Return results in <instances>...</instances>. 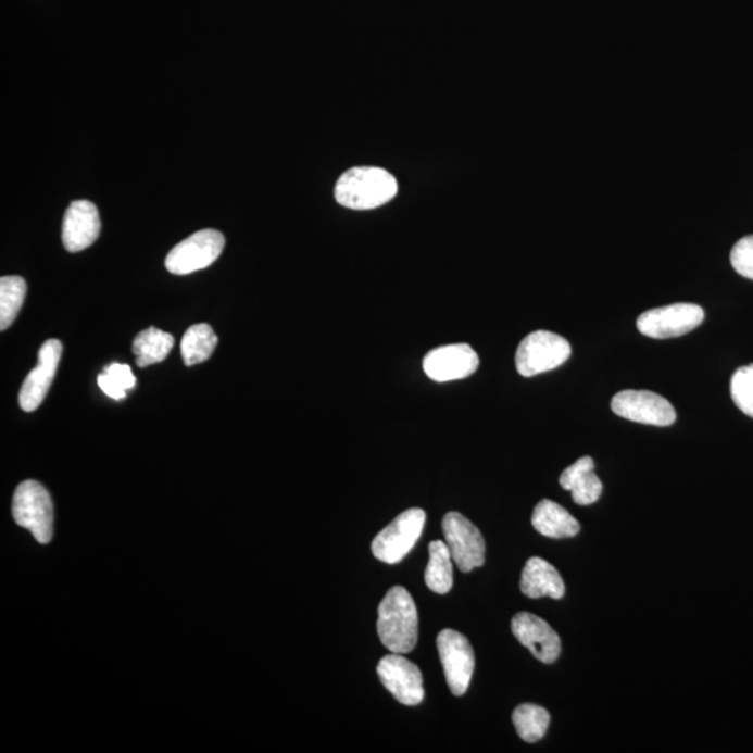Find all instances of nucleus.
Listing matches in <instances>:
<instances>
[{
  "label": "nucleus",
  "mask_w": 753,
  "mask_h": 753,
  "mask_svg": "<svg viewBox=\"0 0 753 753\" xmlns=\"http://www.w3.org/2000/svg\"><path fill=\"white\" fill-rule=\"evenodd\" d=\"M335 200L344 209L366 211L390 203L398 181L390 172L376 166L352 167L335 185Z\"/></svg>",
  "instance_id": "obj_1"
},
{
  "label": "nucleus",
  "mask_w": 753,
  "mask_h": 753,
  "mask_svg": "<svg viewBox=\"0 0 753 753\" xmlns=\"http://www.w3.org/2000/svg\"><path fill=\"white\" fill-rule=\"evenodd\" d=\"M378 637L392 653H411L418 637V615L412 595L402 586H393L378 605Z\"/></svg>",
  "instance_id": "obj_2"
},
{
  "label": "nucleus",
  "mask_w": 753,
  "mask_h": 753,
  "mask_svg": "<svg viewBox=\"0 0 753 753\" xmlns=\"http://www.w3.org/2000/svg\"><path fill=\"white\" fill-rule=\"evenodd\" d=\"M13 518L18 526L32 530L38 543L47 544L53 535V504L51 495L36 480L23 481L14 491Z\"/></svg>",
  "instance_id": "obj_3"
},
{
  "label": "nucleus",
  "mask_w": 753,
  "mask_h": 753,
  "mask_svg": "<svg viewBox=\"0 0 753 753\" xmlns=\"http://www.w3.org/2000/svg\"><path fill=\"white\" fill-rule=\"evenodd\" d=\"M570 352L569 342L559 334L543 329L530 332L516 351V371L524 377L554 371L568 361Z\"/></svg>",
  "instance_id": "obj_4"
},
{
  "label": "nucleus",
  "mask_w": 753,
  "mask_h": 753,
  "mask_svg": "<svg viewBox=\"0 0 753 753\" xmlns=\"http://www.w3.org/2000/svg\"><path fill=\"white\" fill-rule=\"evenodd\" d=\"M425 524V511L411 509L402 512L373 540L372 551L374 557L387 564L401 563L415 548L417 540L421 539Z\"/></svg>",
  "instance_id": "obj_5"
},
{
  "label": "nucleus",
  "mask_w": 753,
  "mask_h": 753,
  "mask_svg": "<svg viewBox=\"0 0 753 753\" xmlns=\"http://www.w3.org/2000/svg\"><path fill=\"white\" fill-rule=\"evenodd\" d=\"M225 248L224 235L215 229L199 230L170 251L165 267L171 274L187 275L210 267Z\"/></svg>",
  "instance_id": "obj_6"
},
{
  "label": "nucleus",
  "mask_w": 753,
  "mask_h": 753,
  "mask_svg": "<svg viewBox=\"0 0 753 753\" xmlns=\"http://www.w3.org/2000/svg\"><path fill=\"white\" fill-rule=\"evenodd\" d=\"M705 310L693 303H676L648 310L639 316V332L654 339L682 337L701 326Z\"/></svg>",
  "instance_id": "obj_7"
},
{
  "label": "nucleus",
  "mask_w": 753,
  "mask_h": 753,
  "mask_svg": "<svg viewBox=\"0 0 753 753\" xmlns=\"http://www.w3.org/2000/svg\"><path fill=\"white\" fill-rule=\"evenodd\" d=\"M448 549L462 573L485 564L486 543L481 531L460 512H448L442 519Z\"/></svg>",
  "instance_id": "obj_8"
},
{
  "label": "nucleus",
  "mask_w": 753,
  "mask_h": 753,
  "mask_svg": "<svg viewBox=\"0 0 753 753\" xmlns=\"http://www.w3.org/2000/svg\"><path fill=\"white\" fill-rule=\"evenodd\" d=\"M437 649L451 692L455 696L465 695L470 686L476 663L470 642L454 629H444L438 633Z\"/></svg>",
  "instance_id": "obj_9"
},
{
  "label": "nucleus",
  "mask_w": 753,
  "mask_h": 753,
  "mask_svg": "<svg viewBox=\"0 0 753 753\" xmlns=\"http://www.w3.org/2000/svg\"><path fill=\"white\" fill-rule=\"evenodd\" d=\"M612 410L615 415L642 425L666 427L672 426L677 418L672 403L652 391L618 392L612 400Z\"/></svg>",
  "instance_id": "obj_10"
},
{
  "label": "nucleus",
  "mask_w": 753,
  "mask_h": 753,
  "mask_svg": "<svg viewBox=\"0 0 753 753\" xmlns=\"http://www.w3.org/2000/svg\"><path fill=\"white\" fill-rule=\"evenodd\" d=\"M479 364V354L470 344L454 343L428 352L423 359V371L432 381L450 382L470 377Z\"/></svg>",
  "instance_id": "obj_11"
},
{
  "label": "nucleus",
  "mask_w": 753,
  "mask_h": 753,
  "mask_svg": "<svg viewBox=\"0 0 753 753\" xmlns=\"http://www.w3.org/2000/svg\"><path fill=\"white\" fill-rule=\"evenodd\" d=\"M377 674L382 686L402 705L416 706L425 698L421 668L401 654L392 653L382 657L378 663Z\"/></svg>",
  "instance_id": "obj_12"
},
{
  "label": "nucleus",
  "mask_w": 753,
  "mask_h": 753,
  "mask_svg": "<svg viewBox=\"0 0 753 753\" xmlns=\"http://www.w3.org/2000/svg\"><path fill=\"white\" fill-rule=\"evenodd\" d=\"M63 347L58 339H48L38 352V364L24 380L18 403L24 412H34L46 400L61 362Z\"/></svg>",
  "instance_id": "obj_13"
},
{
  "label": "nucleus",
  "mask_w": 753,
  "mask_h": 753,
  "mask_svg": "<svg viewBox=\"0 0 753 753\" xmlns=\"http://www.w3.org/2000/svg\"><path fill=\"white\" fill-rule=\"evenodd\" d=\"M511 629L538 661L545 664L557 661L561 653L560 637L543 618L530 613H518L512 618Z\"/></svg>",
  "instance_id": "obj_14"
},
{
  "label": "nucleus",
  "mask_w": 753,
  "mask_h": 753,
  "mask_svg": "<svg viewBox=\"0 0 753 753\" xmlns=\"http://www.w3.org/2000/svg\"><path fill=\"white\" fill-rule=\"evenodd\" d=\"M101 233V219L97 206L87 200L73 201L63 219V246L71 253L86 250Z\"/></svg>",
  "instance_id": "obj_15"
},
{
  "label": "nucleus",
  "mask_w": 753,
  "mask_h": 753,
  "mask_svg": "<svg viewBox=\"0 0 753 753\" xmlns=\"http://www.w3.org/2000/svg\"><path fill=\"white\" fill-rule=\"evenodd\" d=\"M520 590L530 599L560 600L564 598L565 585L553 565L543 559L531 557L522 570Z\"/></svg>",
  "instance_id": "obj_16"
},
{
  "label": "nucleus",
  "mask_w": 753,
  "mask_h": 753,
  "mask_svg": "<svg viewBox=\"0 0 753 753\" xmlns=\"http://www.w3.org/2000/svg\"><path fill=\"white\" fill-rule=\"evenodd\" d=\"M560 485L570 491L579 505L594 504L603 493L602 480L594 474V462L590 456L580 457L560 476Z\"/></svg>",
  "instance_id": "obj_17"
},
{
  "label": "nucleus",
  "mask_w": 753,
  "mask_h": 753,
  "mask_svg": "<svg viewBox=\"0 0 753 753\" xmlns=\"http://www.w3.org/2000/svg\"><path fill=\"white\" fill-rule=\"evenodd\" d=\"M531 525L540 535L551 539L574 538L580 530V525L564 506L551 500H541L535 506Z\"/></svg>",
  "instance_id": "obj_18"
},
{
  "label": "nucleus",
  "mask_w": 753,
  "mask_h": 753,
  "mask_svg": "<svg viewBox=\"0 0 753 753\" xmlns=\"http://www.w3.org/2000/svg\"><path fill=\"white\" fill-rule=\"evenodd\" d=\"M428 553L430 559L425 573L427 588L431 592L447 594L454 586L451 551L444 541L435 540L428 545Z\"/></svg>",
  "instance_id": "obj_19"
},
{
  "label": "nucleus",
  "mask_w": 753,
  "mask_h": 753,
  "mask_svg": "<svg viewBox=\"0 0 753 753\" xmlns=\"http://www.w3.org/2000/svg\"><path fill=\"white\" fill-rule=\"evenodd\" d=\"M174 344L175 338L171 334L155 327L145 329L133 341L137 366L145 368L165 361Z\"/></svg>",
  "instance_id": "obj_20"
},
{
  "label": "nucleus",
  "mask_w": 753,
  "mask_h": 753,
  "mask_svg": "<svg viewBox=\"0 0 753 753\" xmlns=\"http://www.w3.org/2000/svg\"><path fill=\"white\" fill-rule=\"evenodd\" d=\"M216 344H218V337L209 324H196V326L187 329L180 344L181 357H184L186 366H194V364L209 361Z\"/></svg>",
  "instance_id": "obj_21"
},
{
  "label": "nucleus",
  "mask_w": 753,
  "mask_h": 753,
  "mask_svg": "<svg viewBox=\"0 0 753 753\" xmlns=\"http://www.w3.org/2000/svg\"><path fill=\"white\" fill-rule=\"evenodd\" d=\"M512 721L516 728V732L526 742H538L548 732L550 726V713L544 707L530 705H520L515 708L512 715Z\"/></svg>",
  "instance_id": "obj_22"
},
{
  "label": "nucleus",
  "mask_w": 753,
  "mask_h": 753,
  "mask_svg": "<svg viewBox=\"0 0 753 753\" xmlns=\"http://www.w3.org/2000/svg\"><path fill=\"white\" fill-rule=\"evenodd\" d=\"M27 283L22 277H2L0 279V329L12 326L16 319L24 299H26Z\"/></svg>",
  "instance_id": "obj_23"
},
{
  "label": "nucleus",
  "mask_w": 753,
  "mask_h": 753,
  "mask_svg": "<svg viewBox=\"0 0 753 753\" xmlns=\"http://www.w3.org/2000/svg\"><path fill=\"white\" fill-rule=\"evenodd\" d=\"M730 387L732 401L742 413L753 418V364L738 368Z\"/></svg>",
  "instance_id": "obj_24"
},
{
  "label": "nucleus",
  "mask_w": 753,
  "mask_h": 753,
  "mask_svg": "<svg viewBox=\"0 0 753 753\" xmlns=\"http://www.w3.org/2000/svg\"><path fill=\"white\" fill-rule=\"evenodd\" d=\"M730 261L738 274L753 280V235L738 240L731 250Z\"/></svg>",
  "instance_id": "obj_25"
},
{
  "label": "nucleus",
  "mask_w": 753,
  "mask_h": 753,
  "mask_svg": "<svg viewBox=\"0 0 753 753\" xmlns=\"http://www.w3.org/2000/svg\"><path fill=\"white\" fill-rule=\"evenodd\" d=\"M103 373L111 378L123 391H129L136 386V377L129 364L112 363Z\"/></svg>",
  "instance_id": "obj_26"
},
{
  "label": "nucleus",
  "mask_w": 753,
  "mask_h": 753,
  "mask_svg": "<svg viewBox=\"0 0 753 753\" xmlns=\"http://www.w3.org/2000/svg\"><path fill=\"white\" fill-rule=\"evenodd\" d=\"M98 386H100L101 390L105 392L108 397L113 398V400H123V398L126 397V391L117 387L105 373L98 376Z\"/></svg>",
  "instance_id": "obj_27"
}]
</instances>
